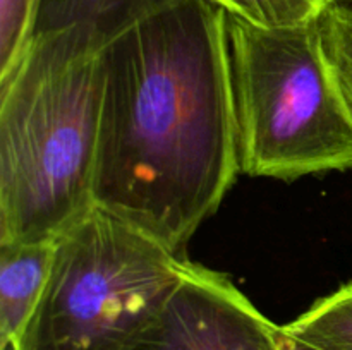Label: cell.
Masks as SVG:
<instances>
[{
  "label": "cell",
  "mask_w": 352,
  "mask_h": 350,
  "mask_svg": "<svg viewBox=\"0 0 352 350\" xmlns=\"http://www.w3.org/2000/svg\"><path fill=\"white\" fill-rule=\"evenodd\" d=\"M239 168L292 182L352 168V106L318 19L260 26L227 14Z\"/></svg>",
  "instance_id": "obj_3"
},
{
  "label": "cell",
  "mask_w": 352,
  "mask_h": 350,
  "mask_svg": "<svg viewBox=\"0 0 352 350\" xmlns=\"http://www.w3.org/2000/svg\"><path fill=\"white\" fill-rule=\"evenodd\" d=\"M55 242L0 244V350H21L47 288Z\"/></svg>",
  "instance_id": "obj_7"
},
{
  "label": "cell",
  "mask_w": 352,
  "mask_h": 350,
  "mask_svg": "<svg viewBox=\"0 0 352 350\" xmlns=\"http://www.w3.org/2000/svg\"><path fill=\"white\" fill-rule=\"evenodd\" d=\"M102 48L31 38L0 74V244L57 242L95 205Z\"/></svg>",
  "instance_id": "obj_2"
},
{
  "label": "cell",
  "mask_w": 352,
  "mask_h": 350,
  "mask_svg": "<svg viewBox=\"0 0 352 350\" xmlns=\"http://www.w3.org/2000/svg\"><path fill=\"white\" fill-rule=\"evenodd\" d=\"M278 328L226 275L188 259L174 294L131 350H280Z\"/></svg>",
  "instance_id": "obj_5"
},
{
  "label": "cell",
  "mask_w": 352,
  "mask_h": 350,
  "mask_svg": "<svg viewBox=\"0 0 352 350\" xmlns=\"http://www.w3.org/2000/svg\"><path fill=\"white\" fill-rule=\"evenodd\" d=\"M278 345H280V350H320L316 349V347L309 345V343L292 336L291 333L285 331L282 326L278 328Z\"/></svg>",
  "instance_id": "obj_12"
},
{
  "label": "cell",
  "mask_w": 352,
  "mask_h": 350,
  "mask_svg": "<svg viewBox=\"0 0 352 350\" xmlns=\"http://www.w3.org/2000/svg\"><path fill=\"white\" fill-rule=\"evenodd\" d=\"M95 205L186 257L239 168L227 12L177 0L102 48Z\"/></svg>",
  "instance_id": "obj_1"
},
{
  "label": "cell",
  "mask_w": 352,
  "mask_h": 350,
  "mask_svg": "<svg viewBox=\"0 0 352 350\" xmlns=\"http://www.w3.org/2000/svg\"><path fill=\"white\" fill-rule=\"evenodd\" d=\"M323 45L352 106V2H332L318 17Z\"/></svg>",
  "instance_id": "obj_10"
},
{
  "label": "cell",
  "mask_w": 352,
  "mask_h": 350,
  "mask_svg": "<svg viewBox=\"0 0 352 350\" xmlns=\"http://www.w3.org/2000/svg\"><path fill=\"white\" fill-rule=\"evenodd\" d=\"M230 16L260 26H294L318 19L333 0H208Z\"/></svg>",
  "instance_id": "obj_9"
},
{
  "label": "cell",
  "mask_w": 352,
  "mask_h": 350,
  "mask_svg": "<svg viewBox=\"0 0 352 350\" xmlns=\"http://www.w3.org/2000/svg\"><path fill=\"white\" fill-rule=\"evenodd\" d=\"M174 2L177 0H33L28 40L69 33L103 48Z\"/></svg>",
  "instance_id": "obj_6"
},
{
  "label": "cell",
  "mask_w": 352,
  "mask_h": 350,
  "mask_svg": "<svg viewBox=\"0 0 352 350\" xmlns=\"http://www.w3.org/2000/svg\"><path fill=\"white\" fill-rule=\"evenodd\" d=\"M188 257L95 208L55 242L21 350H131L165 307Z\"/></svg>",
  "instance_id": "obj_4"
},
{
  "label": "cell",
  "mask_w": 352,
  "mask_h": 350,
  "mask_svg": "<svg viewBox=\"0 0 352 350\" xmlns=\"http://www.w3.org/2000/svg\"><path fill=\"white\" fill-rule=\"evenodd\" d=\"M33 0H0V74L23 51L30 33Z\"/></svg>",
  "instance_id": "obj_11"
},
{
  "label": "cell",
  "mask_w": 352,
  "mask_h": 350,
  "mask_svg": "<svg viewBox=\"0 0 352 350\" xmlns=\"http://www.w3.org/2000/svg\"><path fill=\"white\" fill-rule=\"evenodd\" d=\"M336 2V0H333ZM337 2H352V0H337Z\"/></svg>",
  "instance_id": "obj_13"
},
{
  "label": "cell",
  "mask_w": 352,
  "mask_h": 350,
  "mask_svg": "<svg viewBox=\"0 0 352 350\" xmlns=\"http://www.w3.org/2000/svg\"><path fill=\"white\" fill-rule=\"evenodd\" d=\"M282 328L320 350H352V283L318 299Z\"/></svg>",
  "instance_id": "obj_8"
}]
</instances>
